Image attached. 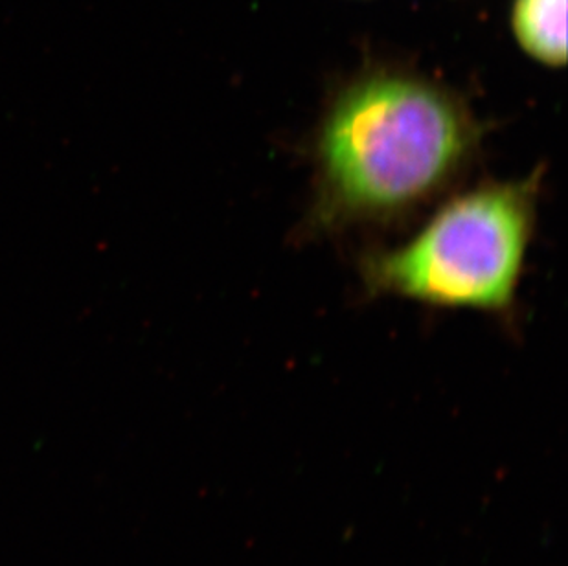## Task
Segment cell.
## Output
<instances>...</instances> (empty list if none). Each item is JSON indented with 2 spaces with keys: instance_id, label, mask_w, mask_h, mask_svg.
Returning <instances> with one entry per match:
<instances>
[{
  "instance_id": "obj_1",
  "label": "cell",
  "mask_w": 568,
  "mask_h": 566,
  "mask_svg": "<svg viewBox=\"0 0 568 566\" xmlns=\"http://www.w3.org/2000/svg\"><path fill=\"white\" fill-rule=\"evenodd\" d=\"M478 148L477 118L456 92L405 70L365 72L322 117L312 223L337 230L403 220L449 192Z\"/></svg>"
},
{
  "instance_id": "obj_2",
  "label": "cell",
  "mask_w": 568,
  "mask_h": 566,
  "mask_svg": "<svg viewBox=\"0 0 568 566\" xmlns=\"http://www.w3.org/2000/svg\"><path fill=\"white\" fill-rule=\"evenodd\" d=\"M541 171L456 195L408 241L361 263L372 294L440 307L506 313L514 305L537 220Z\"/></svg>"
},
{
  "instance_id": "obj_3",
  "label": "cell",
  "mask_w": 568,
  "mask_h": 566,
  "mask_svg": "<svg viewBox=\"0 0 568 566\" xmlns=\"http://www.w3.org/2000/svg\"><path fill=\"white\" fill-rule=\"evenodd\" d=\"M567 0H515L511 28L520 47L548 67L567 61Z\"/></svg>"
}]
</instances>
